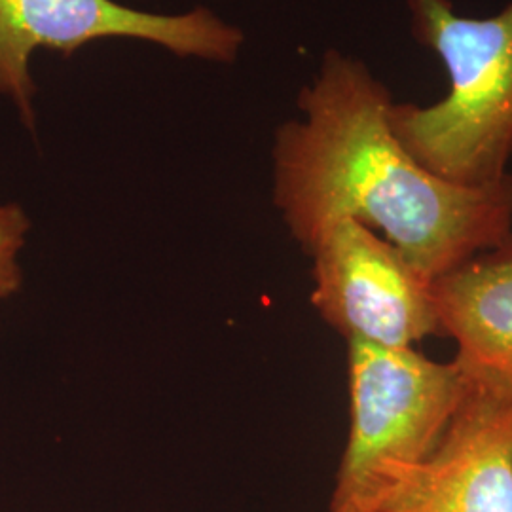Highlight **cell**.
Instances as JSON below:
<instances>
[{
    "instance_id": "cell-2",
    "label": "cell",
    "mask_w": 512,
    "mask_h": 512,
    "mask_svg": "<svg viewBox=\"0 0 512 512\" xmlns=\"http://www.w3.org/2000/svg\"><path fill=\"white\" fill-rule=\"evenodd\" d=\"M403 2L412 37L439 57L448 88L431 105L395 101L391 128L446 181H501L512 160V0L486 18L459 14L452 0Z\"/></svg>"
},
{
    "instance_id": "cell-3",
    "label": "cell",
    "mask_w": 512,
    "mask_h": 512,
    "mask_svg": "<svg viewBox=\"0 0 512 512\" xmlns=\"http://www.w3.org/2000/svg\"><path fill=\"white\" fill-rule=\"evenodd\" d=\"M351 423L327 512H374L429 458L469 393L454 361L348 342Z\"/></svg>"
},
{
    "instance_id": "cell-8",
    "label": "cell",
    "mask_w": 512,
    "mask_h": 512,
    "mask_svg": "<svg viewBox=\"0 0 512 512\" xmlns=\"http://www.w3.org/2000/svg\"><path fill=\"white\" fill-rule=\"evenodd\" d=\"M31 230V220L18 203L0 205V298L16 294L23 283L19 253Z\"/></svg>"
},
{
    "instance_id": "cell-7",
    "label": "cell",
    "mask_w": 512,
    "mask_h": 512,
    "mask_svg": "<svg viewBox=\"0 0 512 512\" xmlns=\"http://www.w3.org/2000/svg\"><path fill=\"white\" fill-rule=\"evenodd\" d=\"M431 289L465 382L512 403V234L437 277Z\"/></svg>"
},
{
    "instance_id": "cell-4",
    "label": "cell",
    "mask_w": 512,
    "mask_h": 512,
    "mask_svg": "<svg viewBox=\"0 0 512 512\" xmlns=\"http://www.w3.org/2000/svg\"><path fill=\"white\" fill-rule=\"evenodd\" d=\"M101 38L143 40L181 59L220 65L236 63L245 44L239 27L205 6L158 14L116 0H0V95L14 103L25 128L37 129L33 54L73 57Z\"/></svg>"
},
{
    "instance_id": "cell-5",
    "label": "cell",
    "mask_w": 512,
    "mask_h": 512,
    "mask_svg": "<svg viewBox=\"0 0 512 512\" xmlns=\"http://www.w3.org/2000/svg\"><path fill=\"white\" fill-rule=\"evenodd\" d=\"M311 304L348 342L414 348L444 338L429 279L387 239L355 220H342L313 243Z\"/></svg>"
},
{
    "instance_id": "cell-6",
    "label": "cell",
    "mask_w": 512,
    "mask_h": 512,
    "mask_svg": "<svg viewBox=\"0 0 512 512\" xmlns=\"http://www.w3.org/2000/svg\"><path fill=\"white\" fill-rule=\"evenodd\" d=\"M374 512H512V403L469 387L437 450Z\"/></svg>"
},
{
    "instance_id": "cell-1",
    "label": "cell",
    "mask_w": 512,
    "mask_h": 512,
    "mask_svg": "<svg viewBox=\"0 0 512 512\" xmlns=\"http://www.w3.org/2000/svg\"><path fill=\"white\" fill-rule=\"evenodd\" d=\"M393 103L363 59L327 50L298 93L302 116L275 129L274 203L306 253L355 220L435 281L512 234V173L484 186L435 175L395 135Z\"/></svg>"
}]
</instances>
